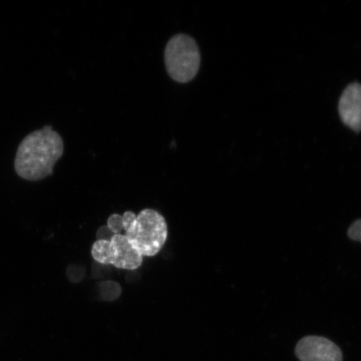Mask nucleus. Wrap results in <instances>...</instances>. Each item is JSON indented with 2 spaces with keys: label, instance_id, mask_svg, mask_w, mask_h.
<instances>
[{
  "label": "nucleus",
  "instance_id": "obj_1",
  "mask_svg": "<svg viewBox=\"0 0 361 361\" xmlns=\"http://www.w3.org/2000/svg\"><path fill=\"white\" fill-rule=\"evenodd\" d=\"M64 152V142L51 126L26 135L16 152L15 169L27 180H42L52 175L54 166Z\"/></svg>",
  "mask_w": 361,
  "mask_h": 361
},
{
  "label": "nucleus",
  "instance_id": "obj_2",
  "mask_svg": "<svg viewBox=\"0 0 361 361\" xmlns=\"http://www.w3.org/2000/svg\"><path fill=\"white\" fill-rule=\"evenodd\" d=\"M125 237L142 256L153 257L161 250L168 239V225L164 216L152 209L137 216L128 211L123 215Z\"/></svg>",
  "mask_w": 361,
  "mask_h": 361
},
{
  "label": "nucleus",
  "instance_id": "obj_3",
  "mask_svg": "<svg viewBox=\"0 0 361 361\" xmlns=\"http://www.w3.org/2000/svg\"><path fill=\"white\" fill-rule=\"evenodd\" d=\"M165 65L171 79L188 83L197 74L201 65V54L195 39L188 35L171 37L165 49Z\"/></svg>",
  "mask_w": 361,
  "mask_h": 361
},
{
  "label": "nucleus",
  "instance_id": "obj_4",
  "mask_svg": "<svg viewBox=\"0 0 361 361\" xmlns=\"http://www.w3.org/2000/svg\"><path fill=\"white\" fill-rule=\"evenodd\" d=\"M92 258L103 265L135 270L141 267L143 257L123 234H115L110 240H97L92 248Z\"/></svg>",
  "mask_w": 361,
  "mask_h": 361
},
{
  "label": "nucleus",
  "instance_id": "obj_5",
  "mask_svg": "<svg viewBox=\"0 0 361 361\" xmlns=\"http://www.w3.org/2000/svg\"><path fill=\"white\" fill-rule=\"evenodd\" d=\"M295 355L300 361H343L340 347L322 336L302 338L296 345Z\"/></svg>",
  "mask_w": 361,
  "mask_h": 361
},
{
  "label": "nucleus",
  "instance_id": "obj_6",
  "mask_svg": "<svg viewBox=\"0 0 361 361\" xmlns=\"http://www.w3.org/2000/svg\"><path fill=\"white\" fill-rule=\"evenodd\" d=\"M338 113L345 125L352 130H361V85L350 84L338 102Z\"/></svg>",
  "mask_w": 361,
  "mask_h": 361
},
{
  "label": "nucleus",
  "instance_id": "obj_7",
  "mask_svg": "<svg viewBox=\"0 0 361 361\" xmlns=\"http://www.w3.org/2000/svg\"><path fill=\"white\" fill-rule=\"evenodd\" d=\"M99 291L103 300L114 301L120 297L121 288L118 283L108 281L100 284Z\"/></svg>",
  "mask_w": 361,
  "mask_h": 361
},
{
  "label": "nucleus",
  "instance_id": "obj_8",
  "mask_svg": "<svg viewBox=\"0 0 361 361\" xmlns=\"http://www.w3.org/2000/svg\"><path fill=\"white\" fill-rule=\"evenodd\" d=\"M85 274V269L82 266L70 265L67 269V275L70 281L79 283L82 281Z\"/></svg>",
  "mask_w": 361,
  "mask_h": 361
},
{
  "label": "nucleus",
  "instance_id": "obj_9",
  "mask_svg": "<svg viewBox=\"0 0 361 361\" xmlns=\"http://www.w3.org/2000/svg\"><path fill=\"white\" fill-rule=\"evenodd\" d=\"M107 228L113 234H121L123 231V216L115 214L109 216L107 220Z\"/></svg>",
  "mask_w": 361,
  "mask_h": 361
},
{
  "label": "nucleus",
  "instance_id": "obj_10",
  "mask_svg": "<svg viewBox=\"0 0 361 361\" xmlns=\"http://www.w3.org/2000/svg\"><path fill=\"white\" fill-rule=\"evenodd\" d=\"M348 236L352 240L361 243V219L355 220V222L350 226Z\"/></svg>",
  "mask_w": 361,
  "mask_h": 361
},
{
  "label": "nucleus",
  "instance_id": "obj_11",
  "mask_svg": "<svg viewBox=\"0 0 361 361\" xmlns=\"http://www.w3.org/2000/svg\"><path fill=\"white\" fill-rule=\"evenodd\" d=\"M114 235L107 226H103L97 231V240H110Z\"/></svg>",
  "mask_w": 361,
  "mask_h": 361
}]
</instances>
